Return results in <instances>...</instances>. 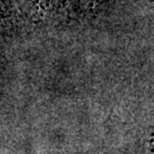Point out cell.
<instances>
[{
	"instance_id": "6da1fadb",
	"label": "cell",
	"mask_w": 154,
	"mask_h": 154,
	"mask_svg": "<svg viewBox=\"0 0 154 154\" xmlns=\"http://www.w3.org/2000/svg\"><path fill=\"white\" fill-rule=\"evenodd\" d=\"M106 0H21L24 23L64 25L95 16Z\"/></svg>"
},
{
	"instance_id": "7a4b0ae2",
	"label": "cell",
	"mask_w": 154,
	"mask_h": 154,
	"mask_svg": "<svg viewBox=\"0 0 154 154\" xmlns=\"http://www.w3.org/2000/svg\"><path fill=\"white\" fill-rule=\"evenodd\" d=\"M24 24L21 0H0V33H11Z\"/></svg>"
}]
</instances>
